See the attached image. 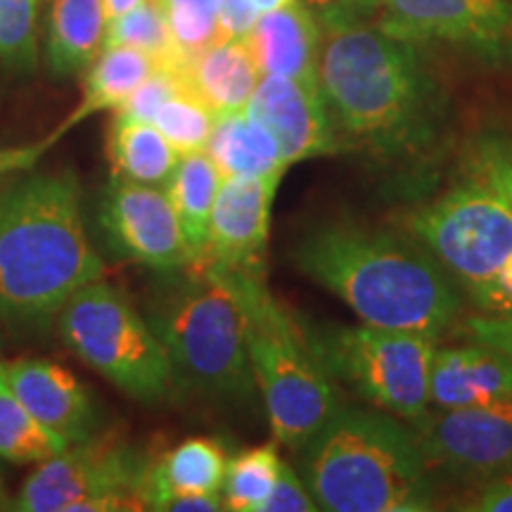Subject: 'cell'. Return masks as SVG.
Listing matches in <instances>:
<instances>
[{"label":"cell","mask_w":512,"mask_h":512,"mask_svg":"<svg viewBox=\"0 0 512 512\" xmlns=\"http://www.w3.org/2000/svg\"><path fill=\"white\" fill-rule=\"evenodd\" d=\"M283 463L278 448L271 444L247 448L240 456L230 458L221 489L226 510L261 512L278 482Z\"/></svg>","instance_id":"4316f807"},{"label":"cell","mask_w":512,"mask_h":512,"mask_svg":"<svg viewBox=\"0 0 512 512\" xmlns=\"http://www.w3.org/2000/svg\"><path fill=\"white\" fill-rule=\"evenodd\" d=\"M102 0H50L46 31V64L53 76H72L88 69L105 48Z\"/></svg>","instance_id":"7402d4cb"},{"label":"cell","mask_w":512,"mask_h":512,"mask_svg":"<svg viewBox=\"0 0 512 512\" xmlns=\"http://www.w3.org/2000/svg\"><path fill=\"white\" fill-rule=\"evenodd\" d=\"M64 347L88 368L140 403H162L178 384L164 344L119 287L95 280L57 313Z\"/></svg>","instance_id":"52a82bcc"},{"label":"cell","mask_w":512,"mask_h":512,"mask_svg":"<svg viewBox=\"0 0 512 512\" xmlns=\"http://www.w3.org/2000/svg\"><path fill=\"white\" fill-rule=\"evenodd\" d=\"M228 453L221 441L192 437L150 463L143 489L145 510H164L176 496L221 494L228 470Z\"/></svg>","instance_id":"ffe728a7"},{"label":"cell","mask_w":512,"mask_h":512,"mask_svg":"<svg viewBox=\"0 0 512 512\" xmlns=\"http://www.w3.org/2000/svg\"><path fill=\"white\" fill-rule=\"evenodd\" d=\"M467 169L501 197L512 216V143L498 136L479 138Z\"/></svg>","instance_id":"d6a6232c"},{"label":"cell","mask_w":512,"mask_h":512,"mask_svg":"<svg viewBox=\"0 0 512 512\" xmlns=\"http://www.w3.org/2000/svg\"><path fill=\"white\" fill-rule=\"evenodd\" d=\"M3 366L27 411L64 446L81 444L98 434L93 396L67 368L48 358H15Z\"/></svg>","instance_id":"2e32d148"},{"label":"cell","mask_w":512,"mask_h":512,"mask_svg":"<svg viewBox=\"0 0 512 512\" xmlns=\"http://www.w3.org/2000/svg\"><path fill=\"white\" fill-rule=\"evenodd\" d=\"M403 228L446 268L472 302L494 283L512 254L510 211L472 171L434 200L406 211Z\"/></svg>","instance_id":"9c48e42d"},{"label":"cell","mask_w":512,"mask_h":512,"mask_svg":"<svg viewBox=\"0 0 512 512\" xmlns=\"http://www.w3.org/2000/svg\"><path fill=\"white\" fill-rule=\"evenodd\" d=\"M214 121L216 117L211 114L209 107L188 86H183L174 98H169L159 107L152 124L162 131V136L183 157L190 155V152L204 150Z\"/></svg>","instance_id":"f546056e"},{"label":"cell","mask_w":512,"mask_h":512,"mask_svg":"<svg viewBox=\"0 0 512 512\" xmlns=\"http://www.w3.org/2000/svg\"><path fill=\"white\" fill-rule=\"evenodd\" d=\"M287 3H292V0H252V5L256 8V12H259V15L283 8V5H287Z\"/></svg>","instance_id":"60d3db41"},{"label":"cell","mask_w":512,"mask_h":512,"mask_svg":"<svg viewBox=\"0 0 512 512\" xmlns=\"http://www.w3.org/2000/svg\"><path fill=\"white\" fill-rule=\"evenodd\" d=\"M152 458L117 434H95L41 460L12 503L19 512L145 510Z\"/></svg>","instance_id":"30bf717a"},{"label":"cell","mask_w":512,"mask_h":512,"mask_svg":"<svg viewBox=\"0 0 512 512\" xmlns=\"http://www.w3.org/2000/svg\"><path fill=\"white\" fill-rule=\"evenodd\" d=\"M107 155H110L112 176L162 190L169 185L181 162V155L155 124L119 117H114L110 124Z\"/></svg>","instance_id":"d4e9b609"},{"label":"cell","mask_w":512,"mask_h":512,"mask_svg":"<svg viewBox=\"0 0 512 512\" xmlns=\"http://www.w3.org/2000/svg\"><path fill=\"white\" fill-rule=\"evenodd\" d=\"M181 72L185 86L209 107L214 117L245 112L261 79L247 38L216 43L185 64Z\"/></svg>","instance_id":"44dd1931"},{"label":"cell","mask_w":512,"mask_h":512,"mask_svg":"<svg viewBox=\"0 0 512 512\" xmlns=\"http://www.w3.org/2000/svg\"><path fill=\"white\" fill-rule=\"evenodd\" d=\"M204 152L219 169L221 178L285 176L287 171L275 138L247 112L216 117Z\"/></svg>","instance_id":"603a6c76"},{"label":"cell","mask_w":512,"mask_h":512,"mask_svg":"<svg viewBox=\"0 0 512 512\" xmlns=\"http://www.w3.org/2000/svg\"><path fill=\"white\" fill-rule=\"evenodd\" d=\"M510 472H512V465H510Z\"/></svg>","instance_id":"7bdbcfd3"},{"label":"cell","mask_w":512,"mask_h":512,"mask_svg":"<svg viewBox=\"0 0 512 512\" xmlns=\"http://www.w3.org/2000/svg\"><path fill=\"white\" fill-rule=\"evenodd\" d=\"M247 46L261 76L318 83L320 24L304 3L292 0L259 15L247 34Z\"/></svg>","instance_id":"d6986e66"},{"label":"cell","mask_w":512,"mask_h":512,"mask_svg":"<svg viewBox=\"0 0 512 512\" xmlns=\"http://www.w3.org/2000/svg\"><path fill=\"white\" fill-rule=\"evenodd\" d=\"M221 174L204 150L183 155L164 192L181 223L185 242L192 252V264L204 259L209 247L211 214L219 195Z\"/></svg>","instance_id":"cb8c5ba5"},{"label":"cell","mask_w":512,"mask_h":512,"mask_svg":"<svg viewBox=\"0 0 512 512\" xmlns=\"http://www.w3.org/2000/svg\"><path fill=\"white\" fill-rule=\"evenodd\" d=\"M283 176L221 178L211 214L209 247L197 264L261 268L271 235V211Z\"/></svg>","instance_id":"9a60e30c"},{"label":"cell","mask_w":512,"mask_h":512,"mask_svg":"<svg viewBox=\"0 0 512 512\" xmlns=\"http://www.w3.org/2000/svg\"><path fill=\"white\" fill-rule=\"evenodd\" d=\"M98 223L110 252L121 261L162 273L192 264L183 228L162 188L112 176L102 192Z\"/></svg>","instance_id":"7c38bea8"},{"label":"cell","mask_w":512,"mask_h":512,"mask_svg":"<svg viewBox=\"0 0 512 512\" xmlns=\"http://www.w3.org/2000/svg\"><path fill=\"white\" fill-rule=\"evenodd\" d=\"M155 67L157 62L136 48H102V55H98V60L88 67L79 107L69 112L67 117H64L46 138L38 140V143L0 152V176L34 169L38 159L46 155L50 147L57 145V140H62L72 128L79 126L83 119L105 110H117L121 102L136 91L138 83Z\"/></svg>","instance_id":"e0dca14e"},{"label":"cell","mask_w":512,"mask_h":512,"mask_svg":"<svg viewBox=\"0 0 512 512\" xmlns=\"http://www.w3.org/2000/svg\"><path fill=\"white\" fill-rule=\"evenodd\" d=\"M12 503H15V498H10L8 489H5L3 475H0V510H12Z\"/></svg>","instance_id":"b9f144b4"},{"label":"cell","mask_w":512,"mask_h":512,"mask_svg":"<svg viewBox=\"0 0 512 512\" xmlns=\"http://www.w3.org/2000/svg\"><path fill=\"white\" fill-rule=\"evenodd\" d=\"M126 46L150 55L157 67H176L178 64L174 43H171L169 24L162 8V0H143L126 15H121L105 27V48Z\"/></svg>","instance_id":"83f0119b"},{"label":"cell","mask_w":512,"mask_h":512,"mask_svg":"<svg viewBox=\"0 0 512 512\" xmlns=\"http://www.w3.org/2000/svg\"><path fill=\"white\" fill-rule=\"evenodd\" d=\"M102 275L74 171L29 174L0 188V320L46 328Z\"/></svg>","instance_id":"3957f363"},{"label":"cell","mask_w":512,"mask_h":512,"mask_svg":"<svg viewBox=\"0 0 512 512\" xmlns=\"http://www.w3.org/2000/svg\"><path fill=\"white\" fill-rule=\"evenodd\" d=\"M384 34L446 43L491 64H512V0H382Z\"/></svg>","instance_id":"8fae6325"},{"label":"cell","mask_w":512,"mask_h":512,"mask_svg":"<svg viewBox=\"0 0 512 512\" xmlns=\"http://www.w3.org/2000/svg\"><path fill=\"white\" fill-rule=\"evenodd\" d=\"M216 10H219L223 41L247 38L256 19H259V12H256L252 0H216Z\"/></svg>","instance_id":"8d00e7d4"},{"label":"cell","mask_w":512,"mask_h":512,"mask_svg":"<svg viewBox=\"0 0 512 512\" xmlns=\"http://www.w3.org/2000/svg\"><path fill=\"white\" fill-rule=\"evenodd\" d=\"M245 112L275 138L287 166L337 155L342 147L318 83L261 76Z\"/></svg>","instance_id":"5bb4252c"},{"label":"cell","mask_w":512,"mask_h":512,"mask_svg":"<svg viewBox=\"0 0 512 512\" xmlns=\"http://www.w3.org/2000/svg\"><path fill=\"white\" fill-rule=\"evenodd\" d=\"M512 401V356L467 339L458 347H437L430 368L432 408L489 406Z\"/></svg>","instance_id":"ac0fdd59"},{"label":"cell","mask_w":512,"mask_h":512,"mask_svg":"<svg viewBox=\"0 0 512 512\" xmlns=\"http://www.w3.org/2000/svg\"><path fill=\"white\" fill-rule=\"evenodd\" d=\"M162 8L181 69L204 50L223 43L216 0H162Z\"/></svg>","instance_id":"f1b7e54d"},{"label":"cell","mask_w":512,"mask_h":512,"mask_svg":"<svg viewBox=\"0 0 512 512\" xmlns=\"http://www.w3.org/2000/svg\"><path fill=\"white\" fill-rule=\"evenodd\" d=\"M183 86L185 79L181 69L155 67L138 83L136 91L128 95L117 110H114V117L126 121H147V124H152L159 107H162L169 98H174Z\"/></svg>","instance_id":"1f68e13d"},{"label":"cell","mask_w":512,"mask_h":512,"mask_svg":"<svg viewBox=\"0 0 512 512\" xmlns=\"http://www.w3.org/2000/svg\"><path fill=\"white\" fill-rule=\"evenodd\" d=\"M140 3L143 0H102V10H105L107 22H112V19L126 15L128 10H133Z\"/></svg>","instance_id":"ab89813d"},{"label":"cell","mask_w":512,"mask_h":512,"mask_svg":"<svg viewBox=\"0 0 512 512\" xmlns=\"http://www.w3.org/2000/svg\"><path fill=\"white\" fill-rule=\"evenodd\" d=\"M306 337L325 373L368 406L420 422L430 413V368L439 339L370 323H306Z\"/></svg>","instance_id":"ba28073f"},{"label":"cell","mask_w":512,"mask_h":512,"mask_svg":"<svg viewBox=\"0 0 512 512\" xmlns=\"http://www.w3.org/2000/svg\"><path fill=\"white\" fill-rule=\"evenodd\" d=\"M62 448L64 441L50 434L27 411L0 363V460L15 465L41 463Z\"/></svg>","instance_id":"484cf974"},{"label":"cell","mask_w":512,"mask_h":512,"mask_svg":"<svg viewBox=\"0 0 512 512\" xmlns=\"http://www.w3.org/2000/svg\"><path fill=\"white\" fill-rule=\"evenodd\" d=\"M223 271L247 309L249 361L273 437L299 451L342 408L339 387L313 354L304 320L268 290L264 266Z\"/></svg>","instance_id":"8992f818"},{"label":"cell","mask_w":512,"mask_h":512,"mask_svg":"<svg viewBox=\"0 0 512 512\" xmlns=\"http://www.w3.org/2000/svg\"><path fill=\"white\" fill-rule=\"evenodd\" d=\"M430 467L460 479H491L512 465V401L430 408L415 422Z\"/></svg>","instance_id":"4fadbf2b"},{"label":"cell","mask_w":512,"mask_h":512,"mask_svg":"<svg viewBox=\"0 0 512 512\" xmlns=\"http://www.w3.org/2000/svg\"><path fill=\"white\" fill-rule=\"evenodd\" d=\"M318 19L320 27L332 24H351L375 15L382 0H302Z\"/></svg>","instance_id":"e575fe53"},{"label":"cell","mask_w":512,"mask_h":512,"mask_svg":"<svg viewBox=\"0 0 512 512\" xmlns=\"http://www.w3.org/2000/svg\"><path fill=\"white\" fill-rule=\"evenodd\" d=\"M484 316H512V254L508 256L496 280L475 299Z\"/></svg>","instance_id":"74e56055"},{"label":"cell","mask_w":512,"mask_h":512,"mask_svg":"<svg viewBox=\"0 0 512 512\" xmlns=\"http://www.w3.org/2000/svg\"><path fill=\"white\" fill-rule=\"evenodd\" d=\"M38 0H0V64L31 72L36 67Z\"/></svg>","instance_id":"4dcf8cb0"},{"label":"cell","mask_w":512,"mask_h":512,"mask_svg":"<svg viewBox=\"0 0 512 512\" xmlns=\"http://www.w3.org/2000/svg\"><path fill=\"white\" fill-rule=\"evenodd\" d=\"M318 505L313 501L304 477L292 465L283 463L278 482H275L271 496L264 503L261 512H316Z\"/></svg>","instance_id":"836d02e7"},{"label":"cell","mask_w":512,"mask_h":512,"mask_svg":"<svg viewBox=\"0 0 512 512\" xmlns=\"http://www.w3.org/2000/svg\"><path fill=\"white\" fill-rule=\"evenodd\" d=\"M181 387L223 403L256 394L249 361L247 309L230 275L214 264H190L147 311Z\"/></svg>","instance_id":"5b68a950"},{"label":"cell","mask_w":512,"mask_h":512,"mask_svg":"<svg viewBox=\"0 0 512 512\" xmlns=\"http://www.w3.org/2000/svg\"><path fill=\"white\" fill-rule=\"evenodd\" d=\"M290 259L304 278L377 328L439 339L463 313L456 280L411 235L339 216L306 228Z\"/></svg>","instance_id":"7a4b0ae2"},{"label":"cell","mask_w":512,"mask_h":512,"mask_svg":"<svg viewBox=\"0 0 512 512\" xmlns=\"http://www.w3.org/2000/svg\"><path fill=\"white\" fill-rule=\"evenodd\" d=\"M463 335L475 342L489 344L512 356V316H470L460 325Z\"/></svg>","instance_id":"d590c367"},{"label":"cell","mask_w":512,"mask_h":512,"mask_svg":"<svg viewBox=\"0 0 512 512\" xmlns=\"http://www.w3.org/2000/svg\"><path fill=\"white\" fill-rule=\"evenodd\" d=\"M318 86L342 140L380 164L437 155L446 105L411 43L363 22L323 27Z\"/></svg>","instance_id":"6da1fadb"},{"label":"cell","mask_w":512,"mask_h":512,"mask_svg":"<svg viewBox=\"0 0 512 512\" xmlns=\"http://www.w3.org/2000/svg\"><path fill=\"white\" fill-rule=\"evenodd\" d=\"M299 453V475L318 510L427 512L437 505L418 432L380 408L342 406Z\"/></svg>","instance_id":"277c9868"},{"label":"cell","mask_w":512,"mask_h":512,"mask_svg":"<svg viewBox=\"0 0 512 512\" xmlns=\"http://www.w3.org/2000/svg\"><path fill=\"white\" fill-rule=\"evenodd\" d=\"M467 510L512 512V472L486 479V484L479 489L472 505H467Z\"/></svg>","instance_id":"f35d334b"}]
</instances>
